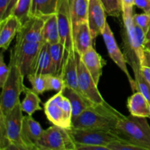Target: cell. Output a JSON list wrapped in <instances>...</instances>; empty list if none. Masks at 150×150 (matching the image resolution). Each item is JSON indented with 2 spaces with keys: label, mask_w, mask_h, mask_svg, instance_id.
I'll return each mask as SVG.
<instances>
[{
  "label": "cell",
  "mask_w": 150,
  "mask_h": 150,
  "mask_svg": "<svg viewBox=\"0 0 150 150\" xmlns=\"http://www.w3.org/2000/svg\"><path fill=\"white\" fill-rule=\"evenodd\" d=\"M36 150H76L70 131L52 125L44 130L36 144Z\"/></svg>",
  "instance_id": "5"
},
{
  "label": "cell",
  "mask_w": 150,
  "mask_h": 150,
  "mask_svg": "<svg viewBox=\"0 0 150 150\" xmlns=\"http://www.w3.org/2000/svg\"><path fill=\"white\" fill-rule=\"evenodd\" d=\"M78 73H79V86L81 95L92 104H100L105 102L98 85L85 67L81 59V56L78 54Z\"/></svg>",
  "instance_id": "11"
},
{
  "label": "cell",
  "mask_w": 150,
  "mask_h": 150,
  "mask_svg": "<svg viewBox=\"0 0 150 150\" xmlns=\"http://www.w3.org/2000/svg\"><path fill=\"white\" fill-rule=\"evenodd\" d=\"M70 12L73 29L76 26L84 22H87L89 0H69Z\"/></svg>",
  "instance_id": "22"
},
{
  "label": "cell",
  "mask_w": 150,
  "mask_h": 150,
  "mask_svg": "<svg viewBox=\"0 0 150 150\" xmlns=\"http://www.w3.org/2000/svg\"><path fill=\"white\" fill-rule=\"evenodd\" d=\"M134 4L139 8L143 10L144 13H150V1L149 0H135Z\"/></svg>",
  "instance_id": "37"
},
{
  "label": "cell",
  "mask_w": 150,
  "mask_h": 150,
  "mask_svg": "<svg viewBox=\"0 0 150 150\" xmlns=\"http://www.w3.org/2000/svg\"><path fill=\"white\" fill-rule=\"evenodd\" d=\"M61 73L63 75L65 87L70 88L81 95L79 86L77 51L71 53L66 52Z\"/></svg>",
  "instance_id": "14"
},
{
  "label": "cell",
  "mask_w": 150,
  "mask_h": 150,
  "mask_svg": "<svg viewBox=\"0 0 150 150\" xmlns=\"http://www.w3.org/2000/svg\"><path fill=\"white\" fill-rule=\"evenodd\" d=\"M44 111L52 125L70 130L73 122L71 103L62 91L58 92L44 103Z\"/></svg>",
  "instance_id": "4"
},
{
  "label": "cell",
  "mask_w": 150,
  "mask_h": 150,
  "mask_svg": "<svg viewBox=\"0 0 150 150\" xmlns=\"http://www.w3.org/2000/svg\"><path fill=\"white\" fill-rule=\"evenodd\" d=\"M10 0H0V21L4 20Z\"/></svg>",
  "instance_id": "38"
},
{
  "label": "cell",
  "mask_w": 150,
  "mask_h": 150,
  "mask_svg": "<svg viewBox=\"0 0 150 150\" xmlns=\"http://www.w3.org/2000/svg\"><path fill=\"white\" fill-rule=\"evenodd\" d=\"M76 144H95L106 146L117 139H123L117 134L96 129L75 128L69 130Z\"/></svg>",
  "instance_id": "9"
},
{
  "label": "cell",
  "mask_w": 150,
  "mask_h": 150,
  "mask_svg": "<svg viewBox=\"0 0 150 150\" xmlns=\"http://www.w3.org/2000/svg\"><path fill=\"white\" fill-rule=\"evenodd\" d=\"M149 112H150V105H149Z\"/></svg>",
  "instance_id": "45"
},
{
  "label": "cell",
  "mask_w": 150,
  "mask_h": 150,
  "mask_svg": "<svg viewBox=\"0 0 150 150\" xmlns=\"http://www.w3.org/2000/svg\"><path fill=\"white\" fill-rule=\"evenodd\" d=\"M142 73L143 75V76L144 77V79H146V81L149 83L150 85V67H145V66H142Z\"/></svg>",
  "instance_id": "40"
},
{
  "label": "cell",
  "mask_w": 150,
  "mask_h": 150,
  "mask_svg": "<svg viewBox=\"0 0 150 150\" xmlns=\"http://www.w3.org/2000/svg\"><path fill=\"white\" fill-rule=\"evenodd\" d=\"M23 92L25 94V98L21 103L22 111L23 112L28 115L32 116L35 112L42 110L40 107L41 100L39 98V94L26 86H25Z\"/></svg>",
  "instance_id": "25"
},
{
  "label": "cell",
  "mask_w": 150,
  "mask_h": 150,
  "mask_svg": "<svg viewBox=\"0 0 150 150\" xmlns=\"http://www.w3.org/2000/svg\"><path fill=\"white\" fill-rule=\"evenodd\" d=\"M21 27V23L12 14L0 21V48L2 51H6L9 48Z\"/></svg>",
  "instance_id": "16"
},
{
  "label": "cell",
  "mask_w": 150,
  "mask_h": 150,
  "mask_svg": "<svg viewBox=\"0 0 150 150\" xmlns=\"http://www.w3.org/2000/svg\"><path fill=\"white\" fill-rule=\"evenodd\" d=\"M149 1H150V0H149Z\"/></svg>",
  "instance_id": "46"
},
{
  "label": "cell",
  "mask_w": 150,
  "mask_h": 150,
  "mask_svg": "<svg viewBox=\"0 0 150 150\" xmlns=\"http://www.w3.org/2000/svg\"><path fill=\"white\" fill-rule=\"evenodd\" d=\"M45 19L39 17H31L22 25L16 36V42H43L42 29Z\"/></svg>",
  "instance_id": "13"
},
{
  "label": "cell",
  "mask_w": 150,
  "mask_h": 150,
  "mask_svg": "<svg viewBox=\"0 0 150 150\" xmlns=\"http://www.w3.org/2000/svg\"><path fill=\"white\" fill-rule=\"evenodd\" d=\"M134 76L136 83V91L143 94L150 105V85L142 75V70L135 73Z\"/></svg>",
  "instance_id": "31"
},
{
  "label": "cell",
  "mask_w": 150,
  "mask_h": 150,
  "mask_svg": "<svg viewBox=\"0 0 150 150\" xmlns=\"http://www.w3.org/2000/svg\"><path fill=\"white\" fill-rule=\"evenodd\" d=\"M10 146L11 144L7 136L4 117L0 114V149L9 150Z\"/></svg>",
  "instance_id": "33"
},
{
  "label": "cell",
  "mask_w": 150,
  "mask_h": 150,
  "mask_svg": "<svg viewBox=\"0 0 150 150\" xmlns=\"http://www.w3.org/2000/svg\"><path fill=\"white\" fill-rule=\"evenodd\" d=\"M107 15L119 17L122 12L121 0H100Z\"/></svg>",
  "instance_id": "30"
},
{
  "label": "cell",
  "mask_w": 150,
  "mask_h": 150,
  "mask_svg": "<svg viewBox=\"0 0 150 150\" xmlns=\"http://www.w3.org/2000/svg\"><path fill=\"white\" fill-rule=\"evenodd\" d=\"M149 103L142 92L136 91L127 99V106L130 114L135 117L150 119Z\"/></svg>",
  "instance_id": "19"
},
{
  "label": "cell",
  "mask_w": 150,
  "mask_h": 150,
  "mask_svg": "<svg viewBox=\"0 0 150 150\" xmlns=\"http://www.w3.org/2000/svg\"><path fill=\"white\" fill-rule=\"evenodd\" d=\"M117 135L120 138L150 150V126L146 117L125 116L117 123Z\"/></svg>",
  "instance_id": "2"
},
{
  "label": "cell",
  "mask_w": 150,
  "mask_h": 150,
  "mask_svg": "<svg viewBox=\"0 0 150 150\" xmlns=\"http://www.w3.org/2000/svg\"><path fill=\"white\" fill-rule=\"evenodd\" d=\"M93 38L87 22H84L76 26L74 31V42L76 51L79 55H82L90 48L92 45Z\"/></svg>",
  "instance_id": "18"
},
{
  "label": "cell",
  "mask_w": 150,
  "mask_h": 150,
  "mask_svg": "<svg viewBox=\"0 0 150 150\" xmlns=\"http://www.w3.org/2000/svg\"><path fill=\"white\" fill-rule=\"evenodd\" d=\"M21 102H19L7 115H2L4 119L7 136L11 144L10 150H27L21 139L22 123L24 117Z\"/></svg>",
  "instance_id": "8"
},
{
  "label": "cell",
  "mask_w": 150,
  "mask_h": 150,
  "mask_svg": "<svg viewBox=\"0 0 150 150\" xmlns=\"http://www.w3.org/2000/svg\"><path fill=\"white\" fill-rule=\"evenodd\" d=\"M76 150H108L106 146L95 144H76Z\"/></svg>",
  "instance_id": "36"
},
{
  "label": "cell",
  "mask_w": 150,
  "mask_h": 150,
  "mask_svg": "<svg viewBox=\"0 0 150 150\" xmlns=\"http://www.w3.org/2000/svg\"><path fill=\"white\" fill-rule=\"evenodd\" d=\"M8 65L10 67L9 76L4 86L1 88L0 114L3 116L7 115L20 102V95L26 86L23 83L24 76L12 56H10Z\"/></svg>",
  "instance_id": "3"
},
{
  "label": "cell",
  "mask_w": 150,
  "mask_h": 150,
  "mask_svg": "<svg viewBox=\"0 0 150 150\" xmlns=\"http://www.w3.org/2000/svg\"><path fill=\"white\" fill-rule=\"evenodd\" d=\"M146 40H150V26L146 33Z\"/></svg>",
  "instance_id": "44"
},
{
  "label": "cell",
  "mask_w": 150,
  "mask_h": 150,
  "mask_svg": "<svg viewBox=\"0 0 150 150\" xmlns=\"http://www.w3.org/2000/svg\"><path fill=\"white\" fill-rule=\"evenodd\" d=\"M144 50L150 52V40H146L144 43Z\"/></svg>",
  "instance_id": "43"
},
{
  "label": "cell",
  "mask_w": 150,
  "mask_h": 150,
  "mask_svg": "<svg viewBox=\"0 0 150 150\" xmlns=\"http://www.w3.org/2000/svg\"><path fill=\"white\" fill-rule=\"evenodd\" d=\"M42 40L49 45L60 42V34L57 14L51 15L45 19L42 29Z\"/></svg>",
  "instance_id": "21"
},
{
  "label": "cell",
  "mask_w": 150,
  "mask_h": 150,
  "mask_svg": "<svg viewBox=\"0 0 150 150\" xmlns=\"http://www.w3.org/2000/svg\"><path fill=\"white\" fill-rule=\"evenodd\" d=\"M108 150H144L141 146L125 139H117L107 145Z\"/></svg>",
  "instance_id": "32"
},
{
  "label": "cell",
  "mask_w": 150,
  "mask_h": 150,
  "mask_svg": "<svg viewBox=\"0 0 150 150\" xmlns=\"http://www.w3.org/2000/svg\"><path fill=\"white\" fill-rule=\"evenodd\" d=\"M133 21L137 26L142 28L146 33L150 26V13H144L133 15Z\"/></svg>",
  "instance_id": "34"
},
{
  "label": "cell",
  "mask_w": 150,
  "mask_h": 150,
  "mask_svg": "<svg viewBox=\"0 0 150 150\" xmlns=\"http://www.w3.org/2000/svg\"><path fill=\"white\" fill-rule=\"evenodd\" d=\"M142 66L150 67V52L146 50H144V54L143 59L142 62Z\"/></svg>",
  "instance_id": "39"
},
{
  "label": "cell",
  "mask_w": 150,
  "mask_h": 150,
  "mask_svg": "<svg viewBox=\"0 0 150 150\" xmlns=\"http://www.w3.org/2000/svg\"><path fill=\"white\" fill-rule=\"evenodd\" d=\"M47 92L54 90L56 92H61L65 87L62 73L58 75L48 74L46 75Z\"/></svg>",
  "instance_id": "29"
},
{
  "label": "cell",
  "mask_w": 150,
  "mask_h": 150,
  "mask_svg": "<svg viewBox=\"0 0 150 150\" xmlns=\"http://www.w3.org/2000/svg\"><path fill=\"white\" fill-rule=\"evenodd\" d=\"M57 21L60 34V42L67 53L76 51L74 42V29L70 12L69 0H59L57 9Z\"/></svg>",
  "instance_id": "7"
},
{
  "label": "cell",
  "mask_w": 150,
  "mask_h": 150,
  "mask_svg": "<svg viewBox=\"0 0 150 150\" xmlns=\"http://www.w3.org/2000/svg\"><path fill=\"white\" fill-rule=\"evenodd\" d=\"M48 47L50 56L54 68V75L60 74L65 57V48L61 42L52 45L48 44Z\"/></svg>",
  "instance_id": "26"
},
{
  "label": "cell",
  "mask_w": 150,
  "mask_h": 150,
  "mask_svg": "<svg viewBox=\"0 0 150 150\" xmlns=\"http://www.w3.org/2000/svg\"><path fill=\"white\" fill-rule=\"evenodd\" d=\"M17 1H18V0H10V1H9L8 7H7V11H6L5 16H4V18H7V16H10V15H11L13 8H14L15 5H16V4L17 3Z\"/></svg>",
  "instance_id": "41"
},
{
  "label": "cell",
  "mask_w": 150,
  "mask_h": 150,
  "mask_svg": "<svg viewBox=\"0 0 150 150\" xmlns=\"http://www.w3.org/2000/svg\"><path fill=\"white\" fill-rule=\"evenodd\" d=\"M102 36L110 58L120 67V70L126 75L129 80L130 87H131L132 90L135 92V91H136V81L132 78L130 73H129L128 69L127 67V61H126L124 53L122 52L120 47L117 45L114 33H113L108 22L105 24V27L103 32Z\"/></svg>",
  "instance_id": "10"
},
{
  "label": "cell",
  "mask_w": 150,
  "mask_h": 150,
  "mask_svg": "<svg viewBox=\"0 0 150 150\" xmlns=\"http://www.w3.org/2000/svg\"><path fill=\"white\" fill-rule=\"evenodd\" d=\"M27 79L32 85V89L39 95L47 92L46 75H36L35 73L28 75Z\"/></svg>",
  "instance_id": "28"
},
{
  "label": "cell",
  "mask_w": 150,
  "mask_h": 150,
  "mask_svg": "<svg viewBox=\"0 0 150 150\" xmlns=\"http://www.w3.org/2000/svg\"><path fill=\"white\" fill-rule=\"evenodd\" d=\"M32 0H18L11 14L16 16L22 25L31 18Z\"/></svg>",
  "instance_id": "27"
},
{
  "label": "cell",
  "mask_w": 150,
  "mask_h": 150,
  "mask_svg": "<svg viewBox=\"0 0 150 150\" xmlns=\"http://www.w3.org/2000/svg\"><path fill=\"white\" fill-rule=\"evenodd\" d=\"M59 0H32L31 17L45 19L51 15L57 14Z\"/></svg>",
  "instance_id": "20"
},
{
  "label": "cell",
  "mask_w": 150,
  "mask_h": 150,
  "mask_svg": "<svg viewBox=\"0 0 150 150\" xmlns=\"http://www.w3.org/2000/svg\"><path fill=\"white\" fill-rule=\"evenodd\" d=\"M135 0H121L122 9L124 7H133Z\"/></svg>",
  "instance_id": "42"
},
{
  "label": "cell",
  "mask_w": 150,
  "mask_h": 150,
  "mask_svg": "<svg viewBox=\"0 0 150 150\" xmlns=\"http://www.w3.org/2000/svg\"><path fill=\"white\" fill-rule=\"evenodd\" d=\"M62 92L64 96L68 98L71 103L72 111H73V120L80 115L86 108L92 105V103H89L84 97L70 88L64 87L62 90Z\"/></svg>",
  "instance_id": "23"
},
{
  "label": "cell",
  "mask_w": 150,
  "mask_h": 150,
  "mask_svg": "<svg viewBox=\"0 0 150 150\" xmlns=\"http://www.w3.org/2000/svg\"><path fill=\"white\" fill-rule=\"evenodd\" d=\"M122 116L106 101L103 103L92 104L73 120L72 127L96 129L117 135V123Z\"/></svg>",
  "instance_id": "1"
},
{
  "label": "cell",
  "mask_w": 150,
  "mask_h": 150,
  "mask_svg": "<svg viewBox=\"0 0 150 150\" xmlns=\"http://www.w3.org/2000/svg\"><path fill=\"white\" fill-rule=\"evenodd\" d=\"M43 42H16L14 48L11 50L10 56L14 58L24 77L35 73L38 56Z\"/></svg>",
  "instance_id": "6"
},
{
  "label": "cell",
  "mask_w": 150,
  "mask_h": 150,
  "mask_svg": "<svg viewBox=\"0 0 150 150\" xmlns=\"http://www.w3.org/2000/svg\"><path fill=\"white\" fill-rule=\"evenodd\" d=\"M44 130L32 116H24L22 123L21 139L27 150H36V144Z\"/></svg>",
  "instance_id": "15"
},
{
  "label": "cell",
  "mask_w": 150,
  "mask_h": 150,
  "mask_svg": "<svg viewBox=\"0 0 150 150\" xmlns=\"http://www.w3.org/2000/svg\"><path fill=\"white\" fill-rule=\"evenodd\" d=\"M3 51L0 54V87H2L7 80L10 73V67L4 62Z\"/></svg>",
  "instance_id": "35"
},
{
  "label": "cell",
  "mask_w": 150,
  "mask_h": 150,
  "mask_svg": "<svg viewBox=\"0 0 150 150\" xmlns=\"http://www.w3.org/2000/svg\"><path fill=\"white\" fill-rule=\"evenodd\" d=\"M80 56L85 67L89 70L95 82L98 86L103 74V68L106 64V62L97 52L94 47L90 48L84 54Z\"/></svg>",
  "instance_id": "17"
},
{
  "label": "cell",
  "mask_w": 150,
  "mask_h": 150,
  "mask_svg": "<svg viewBox=\"0 0 150 150\" xmlns=\"http://www.w3.org/2000/svg\"><path fill=\"white\" fill-rule=\"evenodd\" d=\"M36 75H54V68L49 53V47L46 42L42 43L35 70Z\"/></svg>",
  "instance_id": "24"
},
{
  "label": "cell",
  "mask_w": 150,
  "mask_h": 150,
  "mask_svg": "<svg viewBox=\"0 0 150 150\" xmlns=\"http://www.w3.org/2000/svg\"><path fill=\"white\" fill-rule=\"evenodd\" d=\"M87 23L93 40L102 35L106 21V13L100 0H89Z\"/></svg>",
  "instance_id": "12"
}]
</instances>
